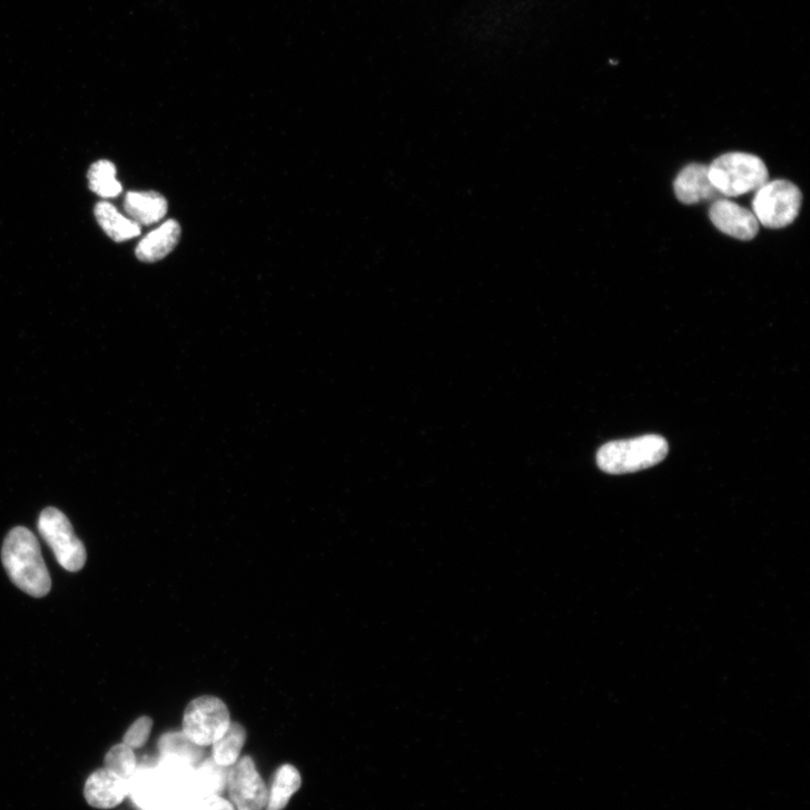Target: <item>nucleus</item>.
Masks as SVG:
<instances>
[{
    "mask_svg": "<svg viewBox=\"0 0 810 810\" xmlns=\"http://www.w3.org/2000/svg\"><path fill=\"white\" fill-rule=\"evenodd\" d=\"M2 560L10 579L22 591L34 597L50 592V573L32 532L24 527L12 530L4 541Z\"/></svg>",
    "mask_w": 810,
    "mask_h": 810,
    "instance_id": "1",
    "label": "nucleus"
},
{
    "mask_svg": "<svg viewBox=\"0 0 810 810\" xmlns=\"http://www.w3.org/2000/svg\"><path fill=\"white\" fill-rule=\"evenodd\" d=\"M668 453L669 445L663 437L645 435L603 445L596 454V464L608 474H629L658 465Z\"/></svg>",
    "mask_w": 810,
    "mask_h": 810,
    "instance_id": "2",
    "label": "nucleus"
},
{
    "mask_svg": "<svg viewBox=\"0 0 810 810\" xmlns=\"http://www.w3.org/2000/svg\"><path fill=\"white\" fill-rule=\"evenodd\" d=\"M708 168L712 184L721 195L727 197H737L758 190L769 181L765 164L751 154H725Z\"/></svg>",
    "mask_w": 810,
    "mask_h": 810,
    "instance_id": "3",
    "label": "nucleus"
},
{
    "mask_svg": "<svg viewBox=\"0 0 810 810\" xmlns=\"http://www.w3.org/2000/svg\"><path fill=\"white\" fill-rule=\"evenodd\" d=\"M802 202L800 189L783 179L765 182L757 190L753 214L760 225L769 229H782L799 216Z\"/></svg>",
    "mask_w": 810,
    "mask_h": 810,
    "instance_id": "4",
    "label": "nucleus"
},
{
    "mask_svg": "<svg viewBox=\"0 0 810 810\" xmlns=\"http://www.w3.org/2000/svg\"><path fill=\"white\" fill-rule=\"evenodd\" d=\"M230 723L228 707L221 699L199 697L186 708L182 733L197 745L207 748L227 732Z\"/></svg>",
    "mask_w": 810,
    "mask_h": 810,
    "instance_id": "5",
    "label": "nucleus"
},
{
    "mask_svg": "<svg viewBox=\"0 0 810 810\" xmlns=\"http://www.w3.org/2000/svg\"><path fill=\"white\" fill-rule=\"evenodd\" d=\"M38 529L65 570L78 572L83 567L87 559L85 546L76 536L65 514L56 508L45 510L40 515Z\"/></svg>",
    "mask_w": 810,
    "mask_h": 810,
    "instance_id": "6",
    "label": "nucleus"
},
{
    "mask_svg": "<svg viewBox=\"0 0 810 810\" xmlns=\"http://www.w3.org/2000/svg\"><path fill=\"white\" fill-rule=\"evenodd\" d=\"M227 788L237 810H265L268 789L250 757L239 759L228 770Z\"/></svg>",
    "mask_w": 810,
    "mask_h": 810,
    "instance_id": "7",
    "label": "nucleus"
},
{
    "mask_svg": "<svg viewBox=\"0 0 810 810\" xmlns=\"http://www.w3.org/2000/svg\"><path fill=\"white\" fill-rule=\"evenodd\" d=\"M709 218L720 231L742 241L754 239L760 230V224L753 211L725 198L713 202Z\"/></svg>",
    "mask_w": 810,
    "mask_h": 810,
    "instance_id": "8",
    "label": "nucleus"
},
{
    "mask_svg": "<svg viewBox=\"0 0 810 810\" xmlns=\"http://www.w3.org/2000/svg\"><path fill=\"white\" fill-rule=\"evenodd\" d=\"M87 802L97 809H112L129 796V781L103 768L87 779L85 789Z\"/></svg>",
    "mask_w": 810,
    "mask_h": 810,
    "instance_id": "9",
    "label": "nucleus"
},
{
    "mask_svg": "<svg viewBox=\"0 0 810 810\" xmlns=\"http://www.w3.org/2000/svg\"><path fill=\"white\" fill-rule=\"evenodd\" d=\"M156 764L138 765L136 774L129 781V796L141 810H161L170 793Z\"/></svg>",
    "mask_w": 810,
    "mask_h": 810,
    "instance_id": "10",
    "label": "nucleus"
},
{
    "mask_svg": "<svg viewBox=\"0 0 810 810\" xmlns=\"http://www.w3.org/2000/svg\"><path fill=\"white\" fill-rule=\"evenodd\" d=\"M676 198L685 206L715 199L721 195L709 178V168L700 164L684 167L674 180Z\"/></svg>",
    "mask_w": 810,
    "mask_h": 810,
    "instance_id": "11",
    "label": "nucleus"
},
{
    "mask_svg": "<svg viewBox=\"0 0 810 810\" xmlns=\"http://www.w3.org/2000/svg\"><path fill=\"white\" fill-rule=\"evenodd\" d=\"M125 211L139 226H152L167 215V199L157 191H129L125 199Z\"/></svg>",
    "mask_w": 810,
    "mask_h": 810,
    "instance_id": "12",
    "label": "nucleus"
},
{
    "mask_svg": "<svg viewBox=\"0 0 810 810\" xmlns=\"http://www.w3.org/2000/svg\"><path fill=\"white\" fill-rule=\"evenodd\" d=\"M181 229L176 220H168L147 235L138 245L136 255L144 263H156L167 257L178 245Z\"/></svg>",
    "mask_w": 810,
    "mask_h": 810,
    "instance_id": "13",
    "label": "nucleus"
},
{
    "mask_svg": "<svg viewBox=\"0 0 810 810\" xmlns=\"http://www.w3.org/2000/svg\"><path fill=\"white\" fill-rule=\"evenodd\" d=\"M93 214L100 228L116 243H124L141 235L140 226L120 214L109 201L97 202Z\"/></svg>",
    "mask_w": 810,
    "mask_h": 810,
    "instance_id": "14",
    "label": "nucleus"
},
{
    "mask_svg": "<svg viewBox=\"0 0 810 810\" xmlns=\"http://www.w3.org/2000/svg\"><path fill=\"white\" fill-rule=\"evenodd\" d=\"M156 767L160 777L162 778L164 782L170 791H187L192 793L197 798L194 790V765L179 758L160 755V759L157 762Z\"/></svg>",
    "mask_w": 810,
    "mask_h": 810,
    "instance_id": "15",
    "label": "nucleus"
},
{
    "mask_svg": "<svg viewBox=\"0 0 810 810\" xmlns=\"http://www.w3.org/2000/svg\"><path fill=\"white\" fill-rule=\"evenodd\" d=\"M227 769L218 764L214 759L201 761L195 768L194 790L199 800L210 794H221L226 790Z\"/></svg>",
    "mask_w": 810,
    "mask_h": 810,
    "instance_id": "16",
    "label": "nucleus"
},
{
    "mask_svg": "<svg viewBox=\"0 0 810 810\" xmlns=\"http://www.w3.org/2000/svg\"><path fill=\"white\" fill-rule=\"evenodd\" d=\"M300 784L302 778L297 769L290 764L283 765L275 774L268 791L266 810H283Z\"/></svg>",
    "mask_w": 810,
    "mask_h": 810,
    "instance_id": "17",
    "label": "nucleus"
},
{
    "mask_svg": "<svg viewBox=\"0 0 810 810\" xmlns=\"http://www.w3.org/2000/svg\"><path fill=\"white\" fill-rule=\"evenodd\" d=\"M89 188L100 197L113 198L122 192V185L117 179V167L109 160H99L88 171Z\"/></svg>",
    "mask_w": 810,
    "mask_h": 810,
    "instance_id": "18",
    "label": "nucleus"
},
{
    "mask_svg": "<svg viewBox=\"0 0 810 810\" xmlns=\"http://www.w3.org/2000/svg\"><path fill=\"white\" fill-rule=\"evenodd\" d=\"M245 743V729L238 723H230L227 732L213 745V759L218 764L230 768L239 760Z\"/></svg>",
    "mask_w": 810,
    "mask_h": 810,
    "instance_id": "19",
    "label": "nucleus"
},
{
    "mask_svg": "<svg viewBox=\"0 0 810 810\" xmlns=\"http://www.w3.org/2000/svg\"><path fill=\"white\" fill-rule=\"evenodd\" d=\"M160 755H170L187 761L195 768L205 757V749L189 740L182 732L165 734L158 744Z\"/></svg>",
    "mask_w": 810,
    "mask_h": 810,
    "instance_id": "20",
    "label": "nucleus"
},
{
    "mask_svg": "<svg viewBox=\"0 0 810 810\" xmlns=\"http://www.w3.org/2000/svg\"><path fill=\"white\" fill-rule=\"evenodd\" d=\"M106 769L130 781L138 770L135 751L125 743L113 747L106 757Z\"/></svg>",
    "mask_w": 810,
    "mask_h": 810,
    "instance_id": "21",
    "label": "nucleus"
},
{
    "mask_svg": "<svg viewBox=\"0 0 810 810\" xmlns=\"http://www.w3.org/2000/svg\"><path fill=\"white\" fill-rule=\"evenodd\" d=\"M152 721L149 718H141L136 721L125 735L124 743L132 750L142 748L151 733Z\"/></svg>",
    "mask_w": 810,
    "mask_h": 810,
    "instance_id": "22",
    "label": "nucleus"
},
{
    "mask_svg": "<svg viewBox=\"0 0 810 810\" xmlns=\"http://www.w3.org/2000/svg\"><path fill=\"white\" fill-rule=\"evenodd\" d=\"M199 800L187 791H170L161 810H198Z\"/></svg>",
    "mask_w": 810,
    "mask_h": 810,
    "instance_id": "23",
    "label": "nucleus"
},
{
    "mask_svg": "<svg viewBox=\"0 0 810 810\" xmlns=\"http://www.w3.org/2000/svg\"><path fill=\"white\" fill-rule=\"evenodd\" d=\"M198 810H237L233 802L220 794H210L201 798L198 802Z\"/></svg>",
    "mask_w": 810,
    "mask_h": 810,
    "instance_id": "24",
    "label": "nucleus"
}]
</instances>
